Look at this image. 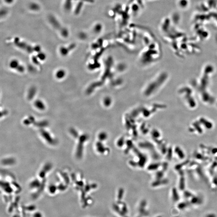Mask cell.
<instances>
[{"label":"cell","mask_w":217,"mask_h":217,"mask_svg":"<svg viewBox=\"0 0 217 217\" xmlns=\"http://www.w3.org/2000/svg\"><path fill=\"white\" fill-rule=\"evenodd\" d=\"M5 2L7 3H11L13 1V0H5Z\"/></svg>","instance_id":"1"}]
</instances>
